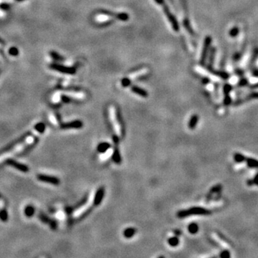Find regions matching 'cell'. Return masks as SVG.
<instances>
[{"label":"cell","instance_id":"cell-8","mask_svg":"<svg viewBox=\"0 0 258 258\" xmlns=\"http://www.w3.org/2000/svg\"><path fill=\"white\" fill-rule=\"evenodd\" d=\"M212 43V38L210 36H206L204 39V46L202 48V52H201V58H200V65H204L206 61V58H207L208 52H209L210 45Z\"/></svg>","mask_w":258,"mask_h":258},{"label":"cell","instance_id":"cell-45","mask_svg":"<svg viewBox=\"0 0 258 258\" xmlns=\"http://www.w3.org/2000/svg\"><path fill=\"white\" fill-rule=\"evenodd\" d=\"M18 1H22V0H18Z\"/></svg>","mask_w":258,"mask_h":258},{"label":"cell","instance_id":"cell-18","mask_svg":"<svg viewBox=\"0 0 258 258\" xmlns=\"http://www.w3.org/2000/svg\"><path fill=\"white\" fill-rule=\"evenodd\" d=\"M245 161L247 162V166L250 168L258 169V161L252 158H246Z\"/></svg>","mask_w":258,"mask_h":258},{"label":"cell","instance_id":"cell-21","mask_svg":"<svg viewBox=\"0 0 258 258\" xmlns=\"http://www.w3.org/2000/svg\"><path fill=\"white\" fill-rule=\"evenodd\" d=\"M233 158H234V161L237 163H243V162L245 161L246 159V157L244 156L243 154L240 153H235L233 155Z\"/></svg>","mask_w":258,"mask_h":258},{"label":"cell","instance_id":"cell-2","mask_svg":"<svg viewBox=\"0 0 258 258\" xmlns=\"http://www.w3.org/2000/svg\"><path fill=\"white\" fill-rule=\"evenodd\" d=\"M155 2H156L158 5H160V7H161L163 9L164 13L165 14V15L167 16V18L169 20V23H170L171 27H172L173 30L178 32L179 31V26H178V23L176 20V19L175 18V17L171 13L170 10H169V7L168 5L166 4L165 0H154Z\"/></svg>","mask_w":258,"mask_h":258},{"label":"cell","instance_id":"cell-19","mask_svg":"<svg viewBox=\"0 0 258 258\" xmlns=\"http://www.w3.org/2000/svg\"><path fill=\"white\" fill-rule=\"evenodd\" d=\"M112 157H113V160H114V161L116 164H119L121 163V155H120L119 151H118L117 148H115V151H114V153H113Z\"/></svg>","mask_w":258,"mask_h":258},{"label":"cell","instance_id":"cell-22","mask_svg":"<svg viewBox=\"0 0 258 258\" xmlns=\"http://www.w3.org/2000/svg\"><path fill=\"white\" fill-rule=\"evenodd\" d=\"M38 141H39V138H38V137H36L35 139V140L33 141V142H32V144H30V145H29V146H27V148H25V149L24 150V151H23V152L22 153H21L20 155H24V154H26V153H27L28 152H29L31 151L32 149L33 148L35 147V146H36V144H38Z\"/></svg>","mask_w":258,"mask_h":258},{"label":"cell","instance_id":"cell-4","mask_svg":"<svg viewBox=\"0 0 258 258\" xmlns=\"http://www.w3.org/2000/svg\"><path fill=\"white\" fill-rule=\"evenodd\" d=\"M211 214V211L209 209H206L203 207H192L189 209L182 210V211L178 212L177 213V216L179 218H184L191 215H209Z\"/></svg>","mask_w":258,"mask_h":258},{"label":"cell","instance_id":"cell-35","mask_svg":"<svg viewBox=\"0 0 258 258\" xmlns=\"http://www.w3.org/2000/svg\"><path fill=\"white\" fill-rule=\"evenodd\" d=\"M231 102V97L229 95V94L225 95V98H224V105H230Z\"/></svg>","mask_w":258,"mask_h":258},{"label":"cell","instance_id":"cell-11","mask_svg":"<svg viewBox=\"0 0 258 258\" xmlns=\"http://www.w3.org/2000/svg\"><path fill=\"white\" fill-rule=\"evenodd\" d=\"M83 125V123L81 121L77 120L70 122V123H65L60 125L62 129H79L81 128Z\"/></svg>","mask_w":258,"mask_h":258},{"label":"cell","instance_id":"cell-28","mask_svg":"<svg viewBox=\"0 0 258 258\" xmlns=\"http://www.w3.org/2000/svg\"><path fill=\"white\" fill-rule=\"evenodd\" d=\"M239 28L237 27H234L229 32V35L231 38H235V37L237 36V35L239 34Z\"/></svg>","mask_w":258,"mask_h":258},{"label":"cell","instance_id":"cell-16","mask_svg":"<svg viewBox=\"0 0 258 258\" xmlns=\"http://www.w3.org/2000/svg\"><path fill=\"white\" fill-rule=\"evenodd\" d=\"M198 121H199V117H198L197 115H194V116H192L190 118L189 122V124H188L189 128L192 129H192L195 128L198 123Z\"/></svg>","mask_w":258,"mask_h":258},{"label":"cell","instance_id":"cell-9","mask_svg":"<svg viewBox=\"0 0 258 258\" xmlns=\"http://www.w3.org/2000/svg\"><path fill=\"white\" fill-rule=\"evenodd\" d=\"M5 163L7 164V165H10L12 167L15 168V169H17V170L22 171V172L27 173L29 171V168L28 167L27 165L16 161L15 160L12 159V158H8V159H7L6 161H5Z\"/></svg>","mask_w":258,"mask_h":258},{"label":"cell","instance_id":"cell-10","mask_svg":"<svg viewBox=\"0 0 258 258\" xmlns=\"http://www.w3.org/2000/svg\"><path fill=\"white\" fill-rule=\"evenodd\" d=\"M38 179L39 181H42V182L49 183L52 185H55V186H57L60 184L59 178L57 177H55V176H49V175L39 174L38 175Z\"/></svg>","mask_w":258,"mask_h":258},{"label":"cell","instance_id":"cell-27","mask_svg":"<svg viewBox=\"0 0 258 258\" xmlns=\"http://www.w3.org/2000/svg\"><path fill=\"white\" fill-rule=\"evenodd\" d=\"M169 244L171 245V247H176L178 245V243H179V240L176 237H171L170 239L169 240Z\"/></svg>","mask_w":258,"mask_h":258},{"label":"cell","instance_id":"cell-43","mask_svg":"<svg viewBox=\"0 0 258 258\" xmlns=\"http://www.w3.org/2000/svg\"><path fill=\"white\" fill-rule=\"evenodd\" d=\"M247 185H248V186H252V185L254 184L253 180H252V179H251V180H247Z\"/></svg>","mask_w":258,"mask_h":258},{"label":"cell","instance_id":"cell-3","mask_svg":"<svg viewBox=\"0 0 258 258\" xmlns=\"http://www.w3.org/2000/svg\"><path fill=\"white\" fill-rule=\"evenodd\" d=\"M148 72H149V70H148V68H143L139 69V70H135V71H133V72L129 74L128 77H124V78L122 79L121 86L124 88L128 87V86H130V83H131L132 80H135V79L139 78L140 77H142V76H144L146 75V74H147Z\"/></svg>","mask_w":258,"mask_h":258},{"label":"cell","instance_id":"cell-38","mask_svg":"<svg viewBox=\"0 0 258 258\" xmlns=\"http://www.w3.org/2000/svg\"><path fill=\"white\" fill-rule=\"evenodd\" d=\"M49 226H50V227L52 228V229H56V228H57V222H55V220H50V222H49Z\"/></svg>","mask_w":258,"mask_h":258},{"label":"cell","instance_id":"cell-25","mask_svg":"<svg viewBox=\"0 0 258 258\" xmlns=\"http://www.w3.org/2000/svg\"><path fill=\"white\" fill-rule=\"evenodd\" d=\"M0 220L2 222H7L8 220V213L6 209L0 210Z\"/></svg>","mask_w":258,"mask_h":258},{"label":"cell","instance_id":"cell-26","mask_svg":"<svg viewBox=\"0 0 258 258\" xmlns=\"http://www.w3.org/2000/svg\"><path fill=\"white\" fill-rule=\"evenodd\" d=\"M45 125L43 123H39L35 126V130H36V131H38L40 133H44V131H45Z\"/></svg>","mask_w":258,"mask_h":258},{"label":"cell","instance_id":"cell-34","mask_svg":"<svg viewBox=\"0 0 258 258\" xmlns=\"http://www.w3.org/2000/svg\"><path fill=\"white\" fill-rule=\"evenodd\" d=\"M231 89H232V87H231V85H225L224 87V93L225 95H228L229 93H230V91H231Z\"/></svg>","mask_w":258,"mask_h":258},{"label":"cell","instance_id":"cell-37","mask_svg":"<svg viewBox=\"0 0 258 258\" xmlns=\"http://www.w3.org/2000/svg\"><path fill=\"white\" fill-rule=\"evenodd\" d=\"M221 189H222V186L220 184H217L211 189V192H213V193H215V192H219L220 191H221Z\"/></svg>","mask_w":258,"mask_h":258},{"label":"cell","instance_id":"cell-7","mask_svg":"<svg viewBox=\"0 0 258 258\" xmlns=\"http://www.w3.org/2000/svg\"><path fill=\"white\" fill-rule=\"evenodd\" d=\"M32 135V131H28V132H27V133L23 134L22 136L19 137V139H16V140L14 141L13 142L10 143V144L7 145V146H5V147L3 148L2 149L0 150V154H2V153H7V152L10 151L11 150H12V148H15V146H17V145L21 144V143H22L23 141H25L28 137H29Z\"/></svg>","mask_w":258,"mask_h":258},{"label":"cell","instance_id":"cell-24","mask_svg":"<svg viewBox=\"0 0 258 258\" xmlns=\"http://www.w3.org/2000/svg\"><path fill=\"white\" fill-rule=\"evenodd\" d=\"M188 230L191 234H196V233H197L198 231H199V226H198L196 223H192L189 225Z\"/></svg>","mask_w":258,"mask_h":258},{"label":"cell","instance_id":"cell-31","mask_svg":"<svg viewBox=\"0 0 258 258\" xmlns=\"http://www.w3.org/2000/svg\"><path fill=\"white\" fill-rule=\"evenodd\" d=\"M215 74L217 76H220V77H222V78L224 79H227L228 77H229V75L227 73V72H222V71H217L215 72Z\"/></svg>","mask_w":258,"mask_h":258},{"label":"cell","instance_id":"cell-30","mask_svg":"<svg viewBox=\"0 0 258 258\" xmlns=\"http://www.w3.org/2000/svg\"><path fill=\"white\" fill-rule=\"evenodd\" d=\"M50 55H51V56H52V57H53V59L55 60H57V61L63 60V57H62L59 54H57V52H54V51L51 52H50Z\"/></svg>","mask_w":258,"mask_h":258},{"label":"cell","instance_id":"cell-12","mask_svg":"<svg viewBox=\"0 0 258 258\" xmlns=\"http://www.w3.org/2000/svg\"><path fill=\"white\" fill-rule=\"evenodd\" d=\"M51 68L53 70H57V71L63 72V73L67 74H74L75 73L76 70L74 68H68V67L63 66V65H58V64H53L51 65Z\"/></svg>","mask_w":258,"mask_h":258},{"label":"cell","instance_id":"cell-23","mask_svg":"<svg viewBox=\"0 0 258 258\" xmlns=\"http://www.w3.org/2000/svg\"><path fill=\"white\" fill-rule=\"evenodd\" d=\"M35 212V209L32 205H28V206H26L25 209H24V214H25L26 216L28 217H32L33 215H34Z\"/></svg>","mask_w":258,"mask_h":258},{"label":"cell","instance_id":"cell-33","mask_svg":"<svg viewBox=\"0 0 258 258\" xmlns=\"http://www.w3.org/2000/svg\"><path fill=\"white\" fill-rule=\"evenodd\" d=\"M103 153V154L101 156V158L102 159H105V158H108L111 154H112V150H111V148H109L108 150H107L106 151L104 152V153Z\"/></svg>","mask_w":258,"mask_h":258},{"label":"cell","instance_id":"cell-36","mask_svg":"<svg viewBox=\"0 0 258 258\" xmlns=\"http://www.w3.org/2000/svg\"><path fill=\"white\" fill-rule=\"evenodd\" d=\"M9 52H10V54L12 55L16 56V55H18L19 51H18V49L16 48V47H12V48L10 49V50H9Z\"/></svg>","mask_w":258,"mask_h":258},{"label":"cell","instance_id":"cell-17","mask_svg":"<svg viewBox=\"0 0 258 258\" xmlns=\"http://www.w3.org/2000/svg\"><path fill=\"white\" fill-rule=\"evenodd\" d=\"M111 148V145L109 144V143L104 142V143H100V144L98 146V147H97V149H98V151L99 152H100V153H104V152H105L107 150H108L109 148Z\"/></svg>","mask_w":258,"mask_h":258},{"label":"cell","instance_id":"cell-42","mask_svg":"<svg viewBox=\"0 0 258 258\" xmlns=\"http://www.w3.org/2000/svg\"><path fill=\"white\" fill-rule=\"evenodd\" d=\"M62 100H63V101H64L65 102H70V99L68 98V97H67V96H63L62 97Z\"/></svg>","mask_w":258,"mask_h":258},{"label":"cell","instance_id":"cell-6","mask_svg":"<svg viewBox=\"0 0 258 258\" xmlns=\"http://www.w3.org/2000/svg\"><path fill=\"white\" fill-rule=\"evenodd\" d=\"M181 7L183 9V24L184 27L185 29L187 31V32L189 33L192 36H194V32L192 29V26L190 24V20L189 17V12H188V7H187V1L186 0H181Z\"/></svg>","mask_w":258,"mask_h":258},{"label":"cell","instance_id":"cell-5","mask_svg":"<svg viewBox=\"0 0 258 258\" xmlns=\"http://www.w3.org/2000/svg\"><path fill=\"white\" fill-rule=\"evenodd\" d=\"M108 113H109V118H110L111 122L112 123L113 128L116 133V135L118 137L121 136L122 135V130H121V127L119 124V122H118V116H117V112H116V109L115 108L114 105H111L110 107L108 108Z\"/></svg>","mask_w":258,"mask_h":258},{"label":"cell","instance_id":"cell-32","mask_svg":"<svg viewBox=\"0 0 258 258\" xmlns=\"http://www.w3.org/2000/svg\"><path fill=\"white\" fill-rule=\"evenodd\" d=\"M230 256H231L230 252H229L228 250H223L222 252H221L220 257H222V258H229V257H230Z\"/></svg>","mask_w":258,"mask_h":258},{"label":"cell","instance_id":"cell-29","mask_svg":"<svg viewBox=\"0 0 258 258\" xmlns=\"http://www.w3.org/2000/svg\"><path fill=\"white\" fill-rule=\"evenodd\" d=\"M39 219H40V220L42 221L43 223L45 224H49V222H50V220L49 219V217L47 216H46L45 214L43 213H40V215H39Z\"/></svg>","mask_w":258,"mask_h":258},{"label":"cell","instance_id":"cell-40","mask_svg":"<svg viewBox=\"0 0 258 258\" xmlns=\"http://www.w3.org/2000/svg\"><path fill=\"white\" fill-rule=\"evenodd\" d=\"M253 182H254V184L258 186V173L255 175V176H254V177L253 178Z\"/></svg>","mask_w":258,"mask_h":258},{"label":"cell","instance_id":"cell-1","mask_svg":"<svg viewBox=\"0 0 258 258\" xmlns=\"http://www.w3.org/2000/svg\"><path fill=\"white\" fill-rule=\"evenodd\" d=\"M129 16L127 13H116V12H111L107 10H101L98 14L95 15V19L96 22L100 23L107 22L108 21H112L113 19H117V20L125 21L128 20Z\"/></svg>","mask_w":258,"mask_h":258},{"label":"cell","instance_id":"cell-15","mask_svg":"<svg viewBox=\"0 0 258 258\" xmlns=\"http://www.w3.org/2000/svg\"><path fill=\"white\" fill-rule=\"evenodd\" d=\"M215 53H216V49L215 47H212L211 49V52H210V56L209 58V64H208L207 69L209 71H212V65L214 63V60H215Z\"/></svg>","mask_w":258,"mask_h":258},{"label":"cell","instance_id":"cell-13","mask_svg":"<svg viewBox=\"0 0 258 258\" xmlns=\"http://www.w3.org/2000/svg\"><path fill=\"white\" fill-rule=\"evenodd\" d=\"M104 194H105V189H104L103 187H100L97 190L96 193L93 196V204L95 206H98L102 202Z\"/></svg>","mask_w":258,"mask_h":258},{"label":"cell","instance_id":"cell-20","mask_svg":"<svg viewBox=\"0 0 258 258\" xmlns=\"http://www.w3.org/2000/svg\"><path fill=\"white\" fill-rule=\"evenodd\" d=\"M136 233V229L133 227H129L125 229L123 231V235L125 238H131Z\"/></svg>","mask_w":258,"mask_h":258},{"label":"cell","instance_id":"cell-39","mask_svg":"<svg viewBox=\"0 0 258 258\" xmlns=\"http://www.w3.org/2000/svg\"><path fill=\"white\" fill-rule=\"evenodd\" d=\"M247 80H245V79H243V80H240V83H239V86H246V85L247 84Z\"/></svg>","mask_w":258,"mask_h":258},{"label":"cell","instance_id":"cell-14","mask_svg":"<svg viewBox=\"0 0 258 258\" xmlns=\"http://www.w3.org/2000/svg\"><path fill=\"white\" fill-rule=\"evenodd\" d=\"M131 91L133 93H135V94L139 95V96L144 97V98H146V97H147L148 95V93L146 91H145V90L142 89V88L138 87V86H132Z\"/></svg>","mask_w":258,"mask_h":258},{"label":"cell","instance_id":"cell-44","mask_svg":"<svg viewBox=\"0 0 258 258\" xmlns=\"http://www.w3.org/2000/svg\"><path fill=\"white\" fill-rule=\"evenodd\" d=\"M1 194H0V199H1Z\"/></svg>","mask_w":258,"mask_h":258},{"label":"cell","instance_id":"cell-41","mask_svg":"<svg viewBox=\"0 0 258 258\" xmlns=\"http://www.w3.org/2000/svg\"><path fill=\"white\" fill-rule=\"evenodd\" d=\"M249 97H250V98H257V99H258V93H252V94H251Z\"/></svg>","mask_w":258,"mask_h":258}]
</instances>
